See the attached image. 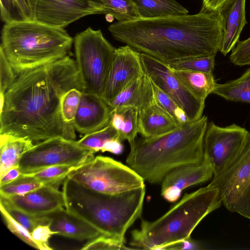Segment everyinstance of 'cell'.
<instances>
[{"instance_id": "cell-32", "label": "cell", "mask_w": 250, "mask_h": 250, "mask_svg": "<svg viewBox=\"0 0 250 250\" xmlns=\"http://www.w3.org/2000/svg\"><path fill=\"white\" fill-rule=\"evenodd\" d=\"M79 166L71 165L54 166L27 174L43 182L45 185L58 188L59 185L63 182L68 174Z\"/></svg>"}, {"instance_id": "cell-27", "label": "cell", "mask_w": 250, "mask_h": 250, "mask_svg": "<svg viewBox=\"0 0 250 250\" xmlns=\"http://www.w3.org/2000/svg\"><path fill=\"white\" fill-rule=\"evenodd\" d=\"M104 6L105 15L119 22H125L141 18L137 7L132 0H98Z\"/></svg>"}, {"instance_id": "cell-25", "label": "cell", "mask_w": 250, "mask_h": 250, "mask_svg": "<svg viewBox=\"0 0 250 250\" xmlns=\"http://www.w3.org/2000/svg\"><path fill=\"white\" fill-rule=\"evenodd\" d=\"M141 18L153 19L185 15L188 11L175 0H132Z\"/></svg>"}, {"instance_id": "cell-19", "label": "cell", "mask_w": 250, "mask_h": 250, "mask_svg": "<svg viewBox=\"0 0 250 250\" xmlns=\"http://www.w3.org/2000/svg\"><path fill=\"white\" fill-rule=\"evenodd\" d=\"M49 226L57 235L78 240H91L102 234L92 226L62 208L46 214Z\"/></svg>"}, {"instance_id": "cell-28", "label": "cell", "mask_w": 250, "mask_h": 250, "mask_svg": "<svg viewBox=\"0 0 250 250\" xmlns=\"http://www.w3.org/2000/svg\"><path fill=\"white\" fill-rule=\"evenodd\" d=\"M155 103L179 126L189 122L184 110L152 81Z\"/></svg>"}, {"instance_id": "cell-26", "label": "cell", "mask_w": 250, "mask_h": 250, "mask_svg": "<svg viewBox=\"0 0 250 250\" xmlns=\"http://www.w3.org/2000/svg\"><path fill=\"white\" fill-rule=\"evenodd\" d=\"M212 93L228 101L250 104V68L235 80L216 83Z\"/></svg>"}, {"instance_id": "cell-4", "label": "cell", "mask_w": 250, "mask_h": 250, "mask_svg": "<svg viewBox=\"0 0 250 250\" xmlns=\"http://www.w3.org/2000/svg\"><path fill=\"white\" fill-rule=\"evenodd\" d=\"M62 185L65 208L102 234L125 244L128 229L141 217L145 186L117 194L88 188L66 177Z\"/></svg>"}, {"instance_id": "cell-1", "label": "cell", "mask_w": 250, "mask_h": 250, "mask_svg": "<svg viewBox=\"0 0 250 250\" xmlns=\"http://www.w3.org/2000/svg\"><path fill=\"white\" fill-rule=\"evenodd\" d=\"M72 88L83 91L76 62L68 56L18 75L5 93L0 134L34 145L55 137L75 140L74 125L61 114L62 98Z\"/></svg>"}, {"instance_id": "cell-31", "label": "cell", "mask_w": 250, "mask_h": 250, "mask_svg": "<svg viewBox=\"0 0 250 250\" xmlns=\"http://www.w3.org/2000/svg\"><path fill=\"white\" fill-rule=\"evenodd\" d=\"M215 55L193 57L173 61L166 63L172 70H186L211 72L215 65Z\"/></svg>"}, {"instance_id": "cell-12", "label": "cell", "mask_w": 250, "mask_h": 250, "mask_svg": "<svg viewBox=\"0 0 250 250\" xmlns=\"http://www.w3.org/2000/svg\"><path fill=\"white\" fill-rule=\"evenodd\" d=\"M140 58L151 81L184 110L189 123L202 117L205 101L192 94L166 63L143 53H140Z\"/></svg>"}, {"instance_id": "cell-46", "label": "cell", "mask_w": 250, "mask_h": 250, "mask_svg": "<svg viewBox=\"0 0 250 250\" xmlns=\"http://www.w3.org/2000/svg\"><path fill=\"white\" fill-rule=\"evenodd\" d=\"M250 144V131L248 132V135H247V143L246 145H249Z\"/></svg>"}, {"instance_id": "cell-14", "label": "cell", "mask_w": 250, "mask_h": 250, "mask_svg": "<svg viewBox=\"0 0 250 250\" xmlns=\"http://www.w3.org/2000/svg\"><path fill=\"white\" fill-rule=\"evenodd\" d=\"M144 72L140 52L128 45L115 48L102 98L108 103Z\"/></svg>"}, {"instance_id": "cell-11", "label": "cell", "mask_w": 250, "mask_h": 250, "mask_svg": "<svg viewBox=\"0 0 250 250\" xmlns=\"http://www.w3.org/2000/svg\"><path fill=\"white\" fill-rule=\"evenodd\" d=\"M248 131L236 124L219 126L210 122L204 138V159L210 164L215 176L227 167L245 148Z\"/></svg>"}, {"instance_id": "cell-41", "label": "cell", "mask_w": 250, "mask_h": 250, "mask_svg": "<svg viewBox=\"0 0 250 250\" xmlns=\"http://www.w3.org/2000/svg\"><path fill=\"white\" fill-rule=\"evenodd\" d=\"M123 141L120 138H116L107 141L101 149L102 152H109L114 154H121L124 150Z\"/></svg>"}, {"instance_id": "cell-21", "label": "cell", "mask_w": 250, "mask_h": 250, "mask_svg": "<svg viewBox=\"0 0 250 250\" xmlns=\"http://www.w3.org/2000/svg\"><path fill=\"white\" fill-rule=\"evenodd\" d=\"M178 127L155 102L146 108L139 110L138 133L144 138L161 136Z\"/></svg>"}, {"instance_id": "cell-2", "label": "cell", "mask_w": 250, "mask_h": 250, "mask_svg": "<svg viewBox=\"0 0 250 250\" xmlns=\"http://www.w3.org/2000/svg\"><path fill=\"white\" fill-rule=\"evenodd\" d=\"M113 37L165 63L216 54L224 23L219 11L117 21L108 27Z\"/></svg>"}, {"instance_id": "cell-6", "label": "cell", "mask_w": 250, "mask_h": 250, "mask_svg": "<svg viewBox=\"0 0 250 250\" xmlns=\"http://www.w3.org/2000/svg\"><path fill=\"white\" fill-rule=\"evenodd\" d=\"M73 42L64 28L21 20L5 23L0 47L18 75L64 58Z\"/></svg>"}, {"instance_id": "cell-44", "label": "cell", "mask_w": 250, "mask_h": 250, "mask_svg": "<svg viewBox=\"0 0 250 250\" xmlns=\"http://www.w3.org/2000/svg\"><path fill=\"white\" fill-rule=\"evenodd\" d=\"M228 0H203L201 10L217 11Z\"/></svg>"}, {"instance_id": "cell-47", "label": "cell", "mask_w": 250, "mask_h": 250, "mask_svg": "<svg viewBox=\"0 0 250 250\" xmlns=\"http://www.w3.org/2000/svg\"></svg>"}, {"instance_id": "cell-33", "label": "cell", "mask_w": 250, "mask_h": 250, "mask_svg": "<svg viewBox=\"0 0 250 250\" xmlns=\"http://www.w3.org/2000/svg\"><path fill=\"white\" fill-rule=\"evenodd\" d=\"M82 95L81 90L72 88L63 95L61 100V114L65 123L74 125Z\"/></svg>"}, {"instance_id": "cell-13", "label": "cell", "mask_w": 250, "mask_h": 250, "mask_svg": "<svg viewBox=\"0 0 250 250\" xmlns=\"http://www.w3.org/2000/svg\"><path fill=\"white\" fill-rule=\"evenodd\" d=\"M33 20L64 28L80 19L91 15L105 14L98 0H29Z\"/></svg>"}, {"instance_id": "cell-42", "label": "cell", "mask_w": 250, "mask_h": 250, "mask_svg": "<svg viewBox=\"0 0 250 250\" xmlns=\"http://www.w3.org/2000/svg\"><path fill=\"white\" fill-rule=\"evenodd\" d=\"M21 174L18 166L10 168L3 176L0 177V186L6 184L15 180Z\"/></svg>"}, {"instance_id": "cell-3", "label": "cell", "mask_w": 250, "mask_h": 250, "mask_svg": "<svg viewBox=\"0 0 250 250\" xmlns=\"http://www.w3.org/2000/svg\"><path fill=\"white\" fill-rule=\"evenodd\" d=\"M208 118L203 116L164 135L136 139L130 145L128 166L145 181L161 183L166 174L181 166L201 163Z\"/></svg>"}, {"instance_id": "cell-5", "label": "cell", "mask_w": 250, "mask_h": 250, "mask_svg": "<svg viewBox=\"0 0 250 250\" xmlns=\"http://www.w3.org/2000/svg\"><path fill=\"white\" fill-rule=\"evenodd\" d=\"M222 204L216 188L207 186L185 193L159 218L142 220L140 229L132 232L130 244L145 250H168L171 245L190 238L200 222Z\"/></svg>"}, {"instance_id": "cell-43", "label": "cell", "mask_w": 250, "mask_h": 250, "mask_svg": "<svg viewBox=\"0 0 250 250\" xmlns=\"http://www.w3.org/2000/svg\"><path fill=\"white\" fill-rule=\"evenodd\" d=\"M24 20H32L33 16L29 0H16Z\"/></svg>"}, {"instance_id": "cell-39", "label": "cell", "mask_w": 250, "mask_h": 250, "mask_svg": "<svg viewBox=\"0 0 250 250\" xmlns=\"http://www.w3.org/2000/svg\"><path fill=\"white\" fill-rule=\"evenodd\" d=\"M1 18L5 23L24 20L16 0H0Z\"/></svg>"}, {"instance_id": "cell-24", "label": "cell", "mask_w": 250, "mask_h": 250, "mask_svg": "<svg viewBox=\"0 0 250 250\" xmlns=\"http://www.w3.org/2000/svg\"><path fill=\"white\" fill-rule=\"evenodd\" d=\"M138 112L136 107L125 106L111 111L110 124L118 132L123 141L129 144L136 139L138 133Z\"/></svg>"}, {"instance_id": "cell-15", "label": "cell", "mask_w": 250, "mask_h": 250, "mask_svg": "<svg viewBox=\"0 0 250 250\" xmlns=\"http://www.w3.org/2000/svg\"><path fill=\"white\" fill-rule=\"evenodd\" d=\"M213 176L212 168L205 159L200 163L177 167L168 171L163 179L161 195L168 202H175L185 189L205 183Z\"/></svg>"}, {"instance_id": "cell-37", "label": "cell", "mask_w": 250, "mask_h": 250, "mask_svg": "<svg viewBox=\"0 0 250 250\" xmlns=\"http://www.w3.org/2000/svg\"><path fill=\"white\" fill-rule=\"evenodd\" d=\"M18 75L0 47V92L5 93Z\"/></svg>"}, {"instance_id": "cell-34", "label": "cell", "mask_w": 250, "mask_h": 250, "mask_svg": "<svg viewBox=\"0 0 250 250\" xmlns=\"http://www.w3.org/2000/svg\"><path fill=\"white\" fill-rule=\"evenodd\" d=\"M2 205L9 215L16 221L26 228L30 233L38 226L49 225L50 219L47 215H31L24 212L12 207Z\"/></svg>"}, {"instance_id": "cell-38", "label": "cell", "mask_w": 250, "mask_h": 250, "mask_svg": "<svg viewBox=\"0 0 250 250\" xmlns=\"http://www.w3.org/2000/svg\"><path fill=\"white\" fill-rule=\"evenodd\" d=\"M229 56L231 62L235 65H250V38L239 41L231 50Z\"/></svg>"}, {"instance_id": "cell-35", "label": "cell", "mask_w": 250, "mask_h": 250, "mask_svg": "<svg viewBox=\"0 0 250 250\" xmlns=\"http://www.w3.org/2000/svg\"><path fill=\"white\" fill-rule=\"evenodd\" d=\"M0 209L6 226L12 233L29 246L39 250H45L42 245L34 239L31 233L11 217L1 205Z\"/></svg>"}, {"instance_id": "cell-18", "label": "cell", "mask_w": 250, "mask_h": 250, "mask_svg": "<svg viewBox=\"0 0 250 250\" xmlns=\"http://www.w3.org/2000/svg\"><path fill=\"white\" fill-rule=\"evenodd\" d=\"M246 0H228L218 10L224 23V34L220 51L224 56L235 46L247 23Z\"/></svg>"}, {"instance_id": "cell-45", "label": "cell", "mask_w": 250, "mask_h": 250, "mask_svg": "<svg viewBox=\"0 0 250 250\" xmlns=\"http://www.w3.org/2000/svg\"><path fill=\"white\" fill-rule=\"evenodd\" d=\"M5 103V93L0 92V114L2 112Z\"/></svg>"}, {"instance_id": "cell-16", "label": "cell", "mask_w": 250, "mask_h": 250, "mask_svg": "<svg viewBox=\"0 0 250 250\" xmlns=\"http://www.w3.org/2000/svg\"><path fill=\"white\" fill-rule=\"evenodd\" d=\"M0 203L34 215L48 214L65 207L62 191L50 185L43 186L23 195L0 196Z\"/></svg>"}, {"instance_id": "cell-22", "label": "cell", "mask_w": 250, "mask_h": 250, "mask_svg": "<svg viewBox=\"0 0 250 250\" xmlns=\"http://www.w3.org/2000/svg\"><path fill=\"white\" fill-rule=\"evenodd\" d=\"M34 145L24 138L0 134V177L10 168L18 166L23 155Z\"/></svg>"}, {"instance_id": "cell-9", "label": "cell", "mask_w": 250, "mask_h": 250, "mask_svg": "<svg viewBox=\"0 0 250 250\" xmlns=\"http://www.w3.org/2000/svg\"><path fill=\"white\" fill-rule=\"evenodd\" d=\"M208 186L218 189L225 208L250 219V144Z\"/></svg>"}, {"instance_id": "cell-8", "label": "cell", "mask_w": 250, "mask_h": 250, "mask_svg": "<svg viewBox=\"0 0 250 250\" xmlns=\"http://www.w3.org/2000/svg\"><path fill=\"white\" fill-rule=\"evenodd\" d=\"M67 177L97 192L117 194L145 186L131 167L112 158L97 156L70 172Z\"/></svg>"}, {"instance_id": "cell-23", "label": "cell", "mask_w": 250, "mask_h": 250, "mask_svg": "<svg viewBox=\"0 0 250 250\" xmlns=\"http://www.w3.org/2000/svg\"><path fill=\"white\" fill-rule=\"evenodd\" d=\"M172 71L186 87L199 99L205 101L208 95L213 93L216 83L212 73L186 70Z\"/></svg>"}, {"instance_id": "cell-17", "label": "cell", "mask_w": 250, "mask_h": 250, "mask_svg": "<svg viewBox=\"0 0 250 250\" xmlns=\"http://www.w3.org/2000/svg\"><path fill=\"white\" fill-rule=\"evenodd\" d=\"M111 118L110 108L101 97L83 93L74 121L76 131L85 135L99 130L107 126Z\"/></svg>"}, {"instance_id": "cell-20", "label": "cell", "mask_w": 250, "mask_h": 250, "mask_svg": "<svg viewBox=\"0 0 250 250\" xmlns=\"http://www.w3.org/2000/svg\"><path fill=\"white\" fill-rule=\"evenodd\" d=\"M155 102L151 79L145 72L141 76L129 83L107 104L112 111L125 106H132L140 110Z\"/></svg>"}, {"instance_id": "cell-29", "label": "cell", "mask_w": 250, "mask_h": 250, "mask_svg": "<svg viewBox=\"0 0 250 250\" xmlns=\"http://www.w3.org/2000/svg\"><path fill=\"white\" fill-rule=\"evenodd\" d=\"M45 184L27 174H21L17 179L0 186V195L8 197L23 195L45 186Z\"/></svg>"}, {"instance_id": "cell-7", "label": "cell", "mask_w": 250, "mask_h": 250, "mask_svg": "<svg viewBox=\"0 0 250 250\" xmlns=\"http://www.w3.org/2000/svg\"><path fill=\"white\" fill-rule=\"evenodd\" d=\"M73 42L83 93L102 97L115 48L101 30L91 27L76 35Z\"/></svg>"}, {"instance_id": "cell-10", "label": "cell", "mask_w": 250, "mask_h": 250, "mask_svg": "<svg viewBox=\"0 0 250 250\" xmlns=\"http://www.w3.org/2000/svg\"><path fill=\"white\" fill-rule=\"evenodd\" d=\"M94 153L75 140L55 137L34 145L23 155L18 167L22 174H29L54 166H81L92 160Z\"/></svg>"}, {"instance_id": "cell-36", "label": "cell", "mask_w": 250, "mask_h": 250, "mask_svg": "<svg viewBox=\"0 0 250 250\" xmlns=\"http://www.w3.org/2000/svg\"><path fill=\"white\" fill-rule=\"evenodd\" d=\"M133 249L127 248L125 244L107 235L101 234L90 240L81 250H126Z\"/></svg>"}, {"instance_id": "cell-30", "label": "cell", "mask_w": 250, "mask_h": 250, "mask_svg": "<svg viewBox=\"0 0 250 250\" xmlns=\"http://www.w3.org/2000/svg\"><path fill=\"white\" fill-rule=\"evenodd\" d=\"M116 138L121 139L118 132L110 123L101 129L84 135L81 139L77 141V143L80 146L92 150L96 153L101 150L107 141Z\"/></svg>"}, {"instance_id": "cell-40", "label": "cell", "mask_w": 250, "mask_h": 250, "mask_svg": "<svg viewBox=\"0 0 250 250\" xmlns=\"http://www.w3.org/2000/svg\"><path fill=\"white\" fill-rule=\"evenodd\" d=\"M31 234L34 239L42 245L45 250L52 249L48 245V240L52 235H57V232L52 231L49 225L39 226Z\"/></svg>"}]
</instances>
